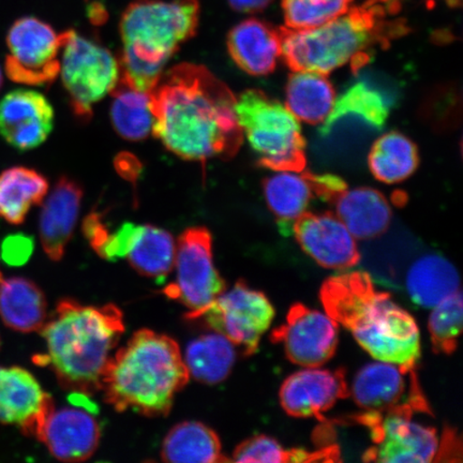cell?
Wrapping results in <instances>:
<instances>
[{"label": "cell", "mask_w": 463, "mask_h": 463, "mask_svg": "<svg viewBox=\"0 0 463 463\" xmlns=\"http://www.w3.org/2000/svg\"><path fill=\"white\" fill-rule=\"evenodd\" d=\"M83 188L74 179L61 176L46 199L39 219V234L43 250L51 260L65 254L77 225Z\"/></svg>", "instance_id": "44dd1931"}, {"label": "cell", "mask_w": 463, "mask_h": 463, "mask_svg": "<svg viewBox=\"0 0 463 463\" xmlns=\"http://www.w3.org/2000/svg\"><path fill=\"white\" fill-rule=\"evenodd\" d=\"M368 165L378 181L389 184L402 183L419 167V149L402 133L391 131L374 142Z\"/></svg>", "instance_id": "1f68e13d"}, {"label": "cell", "mask_w": 463, "mask_h": 463, "mask_svg": "<svg viewBox=\"0 0 463 463\" xmlns=\"http://www.w3.org/2000/svg\"><path fill=\"white\" fill-rule=\"evenodd\" d=\"M432 309L428 321L432 349L436 354H453L462 331L461 289L444 298Z\"/></svg>", "instance_id": "836d02e7"}, {"label": "cell", "mask_w": 463, "mask_h": 463, "mask_svg": "<svg viewBox=\"0 0 463 463\" xmlns=\"http://www.w3.org/2000/svg\"><path fill=\"white\" fill-rule=\"evenodd\" d=\"M405 289L414 304L432 309L460 289L459 274L441 254H424L410 266L405 275Z\"/></svg>", "instance_id": "cb8c5ba5"}, {"label": "cell", "mask_w": 463, "mask_h": 463, "mask_svg": "<svg viewBox=\"0 0 463 463\" xmlns=\"http://www.w3.org/2000/svg\"><path fill=\"white\" fill-rule=\"evenodd\" d=\"M231 461L281 463L288 461V450L269 436L249 438L236 448Z\"/></svg>", "instance_id": "d590c367"}, {"label": "cell", "mask_w": 463, "mask_h": 463, "mask_svg": "<svg viewBox=\"0 0 463 463\" xmlns=\"http://www.w3.org/2000/svg\"><path fill=\"white\" fill-rule=\"evenodd\" d=\"M149 99L153 135L177 157L205 165L239 153L236 97L204 66L184 62L164 72Z\"/></svg>", "instance_id": "6da1fadb"}, {"label": "cell", "mask_w": 463, "mask_h": 463, "mask_svg": "<svg viewBox=\"0 0 463 463\" xmlns=\"http://www.w3.org/2000/svg\"><path fill=\"white\" fill-rule=\"evenodd\" d=\"M351 395L364 412L409 418L421 413L432 415L416 367L382 361L368 364L356 374Z\"/></svg>", "instance_id": "30bf717a"}, {"label": "cell", "mask_w": 463, "mask_h": 463, "mask_svg": "<svg viewBox=\"0 0 463 463\" xmlns=\"http://www.w3.org/2000/svg\"><path fill=\"white\" fill-rule=\"evenodd\" d=\"M189 379L176 341L141 329L109 358L101 391L118 412L132 410L148 418H159L170 413L174 399Z\"/></svg>", "instance_id": "277c9868"}, {"label": "cell", "mask_w": 463, "mask_h": 463, "mask_svg": "<svg viewBox=\"0 0 463 463\" xmlns=\"http://www.w3.org/2000/svg\"><path fill=\"white\" fill-rule=\"evenodd\" d=\"M124 332V316L118 306H84L62 299L40 329L46 353L34 356L33 363L53 370L63 389L92 395L101 391L104 370Z\"/></svg>", "instance_id": "7a4b0ae2"}, {"label": "cell", "mask_w": 463, "mask_h": 463, "mask_svg": "<svg viewBox=\"0 0 463 463\" xmlns=\"http://www.w3.org/2000/svg\"><path fill=\"white\" fill-rule=\"evenodd\" d=\"M337 216L355 240L375 239L389 229L392 208L380 191L373 188L345 189L333 202Z\"/></svg>", "instance_id": "603a6c76"}, {"label": "cell", "mask_w": 463, "mask_h": 463, "mask_svg": "<svg viewBox=\"0 0 463 463\" xmlns=\"http://www.w3.org/2000/svg\"><path fill=\"white\" fill-rule=\"evenodd\" d=\"M2 280H3L2 273H0V282H2Z\"/></svg>", "instance_id": "f6af8a7d"}, {"label": "cell", "mask_w": 463, "mask_h": 463, "mask_svg": "<svg viewBox=\"0 0 463 463\" xmlns=\"http://www.w3.org/2000/svg\"><path fill=\"white\" fill-rule=\"evenodd\" d=\"M392 103L383 92L367 80H360L335 98L331 114L320 127V133L327 137L339 121L353 118L373 130L384 128L390 118Z\"/></svg>", "instance_id": "d4e9b609"}, {"label": "cell", "mask_w": 463, "mask_h": 463, "mask_svg": "<svg viewBox=\"0 0 463 463\" xmlns=\"http://www.w3.org/2000/svg\"><path fill=\"white\" fill-rule=\"evenodd\" d=\"M384 0H367L322 26L303 31L279 29L281 57L293 71L328 74L351 63L361 68L375 45L402 34L403 26L387 21Z\"/></svg>", "instance_id": "8992f818"}, {"label": "cell", "mask_w": 463, "mask_h": 463, "mask_svg": "<svg viewBox=\"0 0 463 463\" xmlns=\"http://www.w3.org/2000/svg\"><path fill=\"white\" fill-rule=\"evenodd\" d=\"M2 86H3V74H2V71H0V89H2Z\"/></svg>", "instance_id": "ee69618b"}, {"label": "cell", "mask_w": 463, "mask_h": 463, "mask_svg": "<svg viewBox=\"0 0 463 463\" xmlns=\"http://www.w3.org/2000/svg\"><path fill=\"white\" fill-rule=\"evenodd\" d=\"M353 0H282L286 27L303 31L326 24L351 8Z\"/></svg>", "instance_id": "e575fe53"}, {"label": "cell", "mask_w": 463, "mask_h": 463, "mask_svg": "<svg viewBox=\"0 0 463 463\" xmlns=\"http://www.w3.org/2000/svg\"><path fill=\"white\" fill-rule=\"evenodd\" d=\"M114 165L119 175L133 184L137 181L142 171L141 162L129 153H121L115 158Z\"/></svg>", "instance_id": "ab89813d"}, {"label": "cell", "mask_w": 463, "mask_h": 463, "mask_svg": "<svg viewBox=\"0 0 463 463\" xmlns=\"http://www.w3.org/2000/svg\"><path fill=\"white\" fill-rule=\"evenodd\" d=\"M53 407V399L27 370L0 367V424L19 426L25 436L36 438Z\"/></svg>", "instance_id": "ffe728a7"}, {"label": "cell", "mask_w": 463, "mask_h": 463, "mask_svg": "<svg viewBox=\"0 0 463 463\" xmlns=\"http://www.w3.org/2000/svg\"><path fill=\"white\" fill-rule=\"evenodd\" d=\"M0 317L16 332L40 331L48 317V304L42 288L25 278L2 280Z\"/></svg>", "instance_id": "484cf974"}, {"label": "cell", "mask_w": 463, "mask_h": 463, "mask_svg": "<svg viewBox=\"0 0 463 463\" xmlns=\"http://www.w3.org/2000/svg\"><path fill=\"white\" fill-rule=\"evenodd\" d=\"M176 280L165 288L167 298L178 300L198 314L227 289L213 263V237L204 227L184 230L176 242Z\"/></svg>", "instance_id": "8fae6325"}, {"label": "cell", "mask_w": 463, "mask_h": 463, "mask_svg": "<svg viewBox=\"0 0 463 463\" xmlns=\"http://www.w3.org/2000/svg\"><path fill=\"white\" fill-rule=\"evenodd\" d=\"M53 127L54 109L40 92L15 90L0 100V136L21 152L43 145Z\"/></svg>", "instance_id": "ac0fdd59"}, {"label": "cell", "mask_w": 463, "mask_h": 463, "mask_svg": "<svg viewBox=\"0 0 463 463\" xmlns=\"http://www.w3.org/2000/svg\"><path fill=\"white\" fill-rule=\"evenodd\" d=\"M292 234L303 250L324 269H349L360 263L354 236L331 212H307L294 222Z\"/></svg>", "instance_id": "2e32d148"}, {"label": "cell", "mask_w": 463, "mask_h": 463, "mask_svg": "<svg viewBox=\"0 0 463 463\" xmlns=\"http://www.w3.org/2000/svg\"><path fill=\"white\" fill-rule=\"evenodd\" d=\"M461 439L454 428H445L441 439H439L436 457L433 461L461 462Z\"/></svg>", "instance_id": "74e56055"}, {"label": "cell", "mask_w": 463, "mask_h": 463, "mask_svg": "<svg viewBox=\"0 0 463 463\" xmlns=\"http://www.w3.org/2000/svg\"><path fill=\"white\" fill-rule=\"evenodd\" d=\"M349 395L344 368H307L295 373L283 382L279 393L281 407L289 416L320 420L338 401Z\"/></svg>", "instance_id": "e0dca14e"}, {"label": "cell", "mask_w": 463, "mask_h": 463, "mask_svg": "<svg viewBox=\"0 0 463 463\" xmlns=\"http://www.w3.org/2000/svg\"><path fill=\"white\" fill-rule=\"evenodd\" d=\"M109 95L113 97L112 125L118 136L133 142L147 138L153 132L154 126L149 94L132 89L118 79Z\"/></svg>", "instance_id": "d6a6232c"}, {"label": "cell", "mask_w": 463, "mask_h": 463, "mask_svg": "<svg viewBox=\"0 0 463 463\" xmlns=\"http://www.w3.org/2000/svg\"><path fill=\"white\" fill-rule=\"evenodd\" d=\"M49 182L43 174L25 166H14L0 174V218L19 225L29 211L43 202Z\"/></svg>", "instance_id": "83f0119b"}, {"label": "cell", "mask_w": 463, "mask_h": 463, "mask_svg": "<svg viewBox=\"0 0 463 463\" xmlns=\"http://www.w3.org/2000/svg\"><path fill=\"white\" fill-rule=\"evenodd\" d=\"M176 242L169 232L152 224L137 225L126 253L138 274L165 279L175 262Z\"/></svg>", "instance_id": "f546056e"}, {"label": "cell", "mask_w": 463, "mask_h": 463, "mask_svg": "<svg viewBox=\"0 0 463 463\" xmlns=\"http://www.w3.org/2000/svg\"><path fill=\"white\" fill-rule=\"evenodd\" d=\"M58 460L80 462L90 459L99 445V422L89 411L80 408L50 410L37 433Z\"/></svg>", "instance_id": "d6986e66"}, {"label": "cell", "mask_w": 463, "mask_h": 463, "mask_svg": "<svg viewBox=\"0 0 463 463\" xmlns=\"http://www.w3.org/2000/svg\"><path fill=\"white\" fill-rule=\"evenodd\" d=\"M33 241L31 237L15 234L10 235L3 241L2 258L5 263L13 266L24 264L32 256Z\"/></svg>", "instance_id": "8d00e7d4"}, {"label": "cell", "mask_w": 463, "mask_h": 463, "mask_svg": "<svg viewBox=\"0 0 463 463\" xmlns=\"http://www.w3.org/2000/svg\"><path fill=\"white\" fill-rule=\"evenodd\" d=\"M190 321L201 320L212 331L222 334L242 354L251 356L259 349L260 339L274 320L275 309L262 292L240 280L220 294L198 314L184 316Z\"/></svg>", "instance_id": "9c48e42d"}, {"label": "cell", "mask_w": 463, "mask_h": 463, "mask_svg": "<svg viewBox=\"0 0 463 463\" xmlns=\"http://www.w3.org/2000/svg\"><path fill=\"white\" fill-rule=\"evenodd\" d=\"M235 360V345L216 332L191 341L184 358L189 375L207 385L222 383L227 379Z\"/></svg>", "instance_id": "4dcf8cb0"}, {"label": "cell", "mask_w": 463, "mask_h": 463, "mask_svg": "<svg viewBox=\"0 0 463 463\" xmlns=\"http://www.w3.org/2000/svg\"><path fill=\"white\" fill-rule=\"evenodd\" d=\"M199 0H135L121 15L119 80L150 94L164 69L198 32Z\"/></svg>", "instance_id": "5b68a950"}, {"label": "cell", "mask_w": 463, "mask_h": 463, "mask_svg": "<svg viewBox=\"0 0 463 463\" xmlns=\"http://www.w3.org/2000/svg\"><path fill=\"white\" fill-rule=\"evenodd\" d=\"M273 0H228L230 7L241 14H257L268 8Z\"/></svg>", "instance_id": "60d3db41"}, {"label": "cell", "mask_w": 463, "mask_h": 463, "mask_svg": "<svg viewBox=\"0 0 463 463\" xmlns=\"http://www.w3.org/2000/svg\"><path fill=\"white\" fill-rule=\"evenodd\" d=\"M346 188L344 179L333 174L308 171L277 172L263 182L266 203L286 236L292 234L294 222L308 212L312 201L333 203Z\"/></svg>", "instance_id": "5bb4252c"}, {"label": "cell", "mask_w": 463, "mask_h": 463, "mask_svg": "<svg viewBox=\"0 0 463 463\" xmlns=\"http://www.w3.org/2000/svg\"><path fill=\"white\" fill-rule=\"evenodd\" d=\"M335 100L334 87L326 74L294 71L286 89V107L298 120L320 125L331 114Z\"/></svg>", "instance_id": "4316f807"}, {"label": "cell", "mask_w": 463, "mask_h": 463, "mask_svg": "<svg viewBox=\"0 0 463 463\" xmlns=\"http://www.w3.org/2000/svg\"><path fill=\"white\" fill-rule=\"evenodd\" d=\"M89 16L95 25H101L108 19L106 9L103 8L101 4L92 3L89 5Z\"/></svg>", "instance_id": "b9f144b4"}, {"label": "cell", "mask_w": 463, "mask_h": 463, "mask_svg": "<svg viewBox=\"0 0 463 463\" xmlns=\"http://www.w3.org/2000/svg\"><path fill=\"white\" fill-rule=\"evenodd\" d=\"M450 7H459L461 5V0H445Z\"/></svg>", "instance_id": "7bdbcfd3"}, {"label": "cell", "mask_w": 463, "mask_h": 463, "mask_svg": "<svg viewBox=\"0 0 463 463\" xmlns=\"http://www.w3.org/2000/svg\"><path fill=\"white\" fill-rule=\"evenodd\" d=\"M235 113L242 135L270 171H304L306 141L298 120L262 90H248L236 98Z\"/></svg>", "instance_id": "52a82bcc"}, {"label": "cell", "mask_w": 463, "mask_h": 463, "mask_svg": "<svg viewBox=\"0 0 463 463\" xmlns=\"http://www.w3.org/2000/svg\"><path fill=\"white\" fill-rule=\"evenodd\" d=\"M83 232L86 239L90 241V245L98 253L108 240L111 232L107 228L106 223L103 222L100 213L92 212L84 219Z\"/></svg>", "instance_id": "f35d334b"}, {"label": "cell", "mask_w": 463, "mask_h": 463, "mask_svg": "<svg viewBox=\"0 0 463 463\" xmlns=\"http://www.w3.org/2000/svg\"><path fill=\"white\" fill-rule=\"evenodd\" d=\"M161 458L166 462L231 461L222 455L218 434L200 421L174 426L162 443Z\"/></svg>", "instance_id": "f1b7e54d"}, {"label": "cell", "mask_w": 463, "mask_h": 463, "mask_svg": "<svg viewBox=\"0 0 463 463\" xmlns=\"http://www.w3.org/2000/svg\"><path fill=\"white\" fill-rule=\"evenodd\" d=\"M61 39L63 87L73 114L89 121L95 104L109 95L118 82V60L104 46L71 29L61 33Z\"/></svg>", "instance_id": "ba28073f"}, {"label": "cell", "mask_w": 463, "mask_h": 463, "mask_svg": "<svg viewBox=\"0 0 463 463\" xmlns=\"http://www.w3.org/2000/svg\"><path fill=\"white\" fill-rule=\"evenodd\" d=\"M320 299L326 315L375 360L416 367L420 357L418 324L389 293L375 288L369 274L352 271L328 278Z\"/></svg>", "instance_id": "3957f363"}, {"label": "cell", "mask_w": 463, "mask_h": 463, "mask_svg": "<svg viewBox=\"0 0 463 463\" xmlns=\"http://www.w3.org/2000/svg\"><path fill=\"white\" fill-rule=\"evenodd\" d=\"M398 414L364 412L350 419L367 427L373 445L363 460L383 463H427L436 457L439 438L436 428Z\"/></svg>", "instance_id": "4fadbf2b"}, {"label": "cell", "mask_w": 463, "mask_h": 463, "mask_svg": "<svg viewBox=\"0 0 463 463\" xmlns=\"http://www.w3.org/2000/svg\"><path fill=\"white\" fill-rule=\"evenodd\" d=\"M5 71L13 82L51 85L61 72V33L38 17L24 16L11 25Z\"/></svg>", "instance_id": "7c38bea8"}, {"label": "cell", "mask_w": 463, "mask_h": 463, "mask_svg": "<svg viewBox=\"0 0 463 463\" xmlns=\"http://www.w3.org/2000/svg\"><path fill=\"white\" fill-rule=\"evenodd\" d=\"M227 46L236 65L253 77L273 72L281 57L279 29L257 19L242 21L232 28Z\"/></svg>", "instance_id": "7402d4cb"}, {"label": "cell", "mask_w": 463, "mask_h": 463, "mask_svg": "<svg viewBox=\"0 0 463 463\" xmlns=\"http://www.w3.org/2000/svg\"><path fill=\"white\" fill-rule=\"evenodd\" d=\"M338 338L333 318L299 303L289 309L286 324L270 334L274 344L283 345L288 361L305 368H318L331 360Z\"/></svg>", "instance_id": "9a60e30c"}]
</instances>
